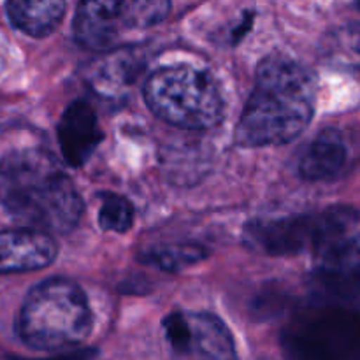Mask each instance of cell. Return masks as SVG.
<instances>
[{
    "instance_id": "5bb4252c",
    "label": "cell",
    "mask_w": 360,
    "mask_h": 360,
    "mask_svg": "<svg viewBox=\"0 0 360 360\" xmlns=\"http://www.w3.org/2000/svg\"><path fill=\"white\" fill-rule=\"evenodd\" d=\"M171 9V0H125L122 13L123 28L153 27Z\"/></svg>"
},
{
    "instance_id": "ba28073f",
    "label": "cell",
    "mask_w": 360,
    "mask_h": 360,
    "mask_svg": "<svg viewBox=\"0 0 360 360\" xmlns=\"http://www.w3.org/2000/svg\"><path fill=\"white\" fill-rule=\"evenodd\" d=\"M316 231V214L264 220L246 227L250 245L269 255H297L311 250Z\"/></svg>"
},
{
    "instance_id": "7c38bea8",
    "label": "cell",
    "mask_w": 360,
    "mask_h": 360,
    "mask_svg": "<svg viewBox=\"0 0 360 360\" xmlns=\"http://www.w3.org/2000/svg\"><path fill=\"white\" fill-rule=\"evenodd\" d=\"M348 164V144L336 129H326L313 139L299 162V172L309 181L334 179Z\"/></svg>"
},
{
    "instance_id": "e0dca14e",
    "label": "cell",
    "mask_w": 360,
    "mask_h": 360,
    "mask_svg": "<svg viewBox=\"0 0 360 360\" xmlns=\"http://www.w3.org/2000/svg\"><path fill=\"white\" fill-rule=\"evenodd\" d=\"M84 360H90V359H84Z\"/></svg>"
},
{
    "instance_id": "5b68a950",
    "label": "cell",
    "mask_w": 360,
    "mask_h": 360,
    "mask_svg": "<svg viewBox=\"0 0 360 360\" xmlns=\"http://www.w3.org/2000/svg\"><path fill=\"white\" fill-rule=\"evenodd\" d=\"M176 360H238L234 338L207 311H176L162 323Z\"/></svg>"
},
{
    "instance_id": "30bf717a",
    "label": "cell",
    "mask_w": 360,
    "mask_h": 360,
    "mask_svg": "<svg viewBox=\"0 0 360 360\" xmlns=\"http://www.w3.org/2000/svg\"><path fill=\"white\" fill-rule=\"evenodd\" d=\"M104 139L95 109L86 101H76L63 111L58 123V144L63 158L72 167L90 160Z\"/></svg>"
},
{
    "instance_id": "6da1fadb",
    "label": "cell",
    "mask_w": 360,
    "mask_h": 360,
    "mask_svg": "<svg viewBox=\"0 0 360 360\" xmlns=\"http://www.w3.org/2000/svg\"><path fill=\"white\" fill-rule=\"evenodd\" d=\"M0 202L14 220L46 234L74 231L83 214L72 179L39 148L11 151L0 160Z\"/></svg>"
},
{
    "instance_id": "277c9868",
    "label": "cell",
    "mask_w": 360,
    "mask_h": 360,
    "mask_svg": "<svg viewBox=\"0 0 360 360\" xmlns=\"http://www.w3.org/2000/svg\"><path fill=\"white\" fill-rule=\"evenodd\" d=\"M144 98L158 118L181 129H213L224 120V97L217 81L192 65L153 70L144 83Z\"/></svg>"
},
{
    "instance_id": "9a60e30c",
    "label": "cell",
    "mask_w": 360,
    "mask_h": 360,
    "mask_svg": "<svg viewBox=\"0 0 360 360\" xmlns=\"http://www.w3.org/2000/svg\"><path fill=\"white\" fill-rule=\"evenodd\" d=\"M98 224L102 231L125 234L134 225V207L125 197L116 193H102Z\"/></svg>"
},
{
    "instance_id": "52a82bcc",
    "label": "cell",
    "mask_w": 360,
    "mask_h": 360,
    "mask_svg": "<svg viewBox=\"0 0 360 360\" xmlns=\"http://www.w3.org/2000/svg\"><path fill=\"white\" fill-rule=\"evenodd\" d=\"M355 322V319L352 320ZM348 316L322 315L299 323L290 334V352L297 360H336L348 350Z\"/></svg>"
},
{
    "instance_id": "4fadbf2b",
    "label": "cell",
    "mask_w": 360,
    "mask_h": 360,
    "mask_svg": "<svg viewBox=\"0 0 360 360\" xmlns=\"http://www.w3.org/2000/svg\"><path fill=\"white\" fill-rule=\"evenodd\" d=\"M65 7V0H9L7 16L18 30L41 39L58 28Z\"/></svg>"
},
{
    "instance_id": "2e32d148",
    "label": "cell",
    "mask_w": 360,
    "mask_h": 360,
    "mask_svg": "<svg viewBox=\"0 0 360 360\" xmlns=\"http://www.w3.org/2000/svg\"><path fill=\"white\" fill-rule=\"evenodd\" d=\"M206 257L200 246L195 245H174L164 246L160 250H153L148 253V262L158 266L165 271H179L181 267L190 266L193 262H199Z\"/></svg>"
},
{
    "instance_id": "9c48e42d",
    "label": "cell",
    "mask_w": 360,
    "mask_h": 360,
    "mask_svg": "<svg viewBox=\"0 0 360 360\" xmlns=\"http://www.w3.org/2000/svg\"><path fill=\"white\" fill-rule=\"evenodd\" d=\"M58 253L51 234L35 229L0 231V274L32 273L48 267Z\"/></svg>"
},
{
    "instance_id": "8992f818",
    "label": "cell",
    "mask_w": 360,
    "mask_h": 360,
    "mask_svg": "<svg viewBox=\"0 0 360 360\" xmlns=\"http://www.w3.org/2000/svg\"><path fill=\"white\" fill-rule=\"evenodd\" d=\"M311 252L327 278L357 276L359 217L354 207H330L316 214Z\"/></svg>"
},
{
    "instance_id": "3957f363",
    "label": "cell",
    "mask_w": 360,
    "mask_h": 360,
    "mask_svg": "<svg viewBox=\"0 0 360 360\" xmlns=\"http://www.w3.org/2000/svg\"><path fill=\"white\" fill-rule=\"evenodd\" d=\"M94 326L83 288L67 278H51L28 292L16 333L32 350L60 352L79 347Z\"/></svg>"
},
{
    "instance_id": "7a4b0ae2",
    "label": "cell",
    "mask_w": 360,
    "mask_h": 360,
    "mask_svg": "<svg viewBox=\"0 0 360 360\" xmlns=\"http://www.w3.org/2000/svg\"><path fill=\"white\" fill-rule=\"evenodd\" d=\"M315 104L313 74L288 56H267L257 69L255 86L236 129V143L245 148L290 143L309 125Z\"/></svg>"
},
{
    "instance_id": "8fae6325",
    "label": "cell",
    "mask_w": 360,
    "mask_h": 360,
    "mask_svg": "<svg viewBox=\"0 0 360 360\" xmlns=\"http://www.w3.org/2000/svg\"><path fill=\"white\" fill-rule=\"evenodd\" d=\"M125 0H81L74 18V35L83 48H108L122 28Z\"/></svg>"
}]
</instances>
